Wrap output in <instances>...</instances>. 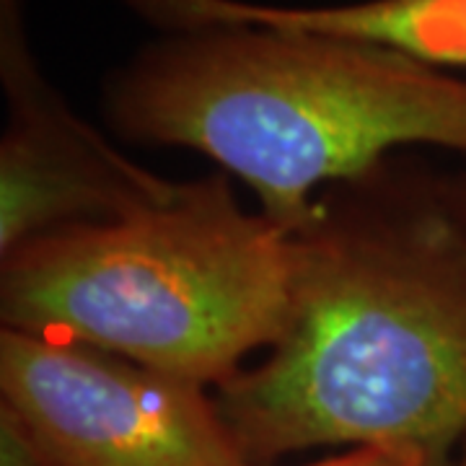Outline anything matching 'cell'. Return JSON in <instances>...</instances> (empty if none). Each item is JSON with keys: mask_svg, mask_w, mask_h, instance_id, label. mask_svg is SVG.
<instances>
[{"mask_svg": "<svg viewBox=\"0 0 466 466\" xmlns=\"http://www.w3.org/2000/svg\"><path fill=\"white\" fill-rule=\"evenodd\" d=\"M290 319L216 401L254 466L321 446L449 461L466 441V228L438 177L383 161L293 233Z\"/></svg>", "mask_w": 466, "mask_h": 466, "instance_id": "obj_1", "label": "cell"}, {"mask_svg": "<svg viewBox=\"0 0 466 466\" xmlns=\"http://www.w3.org/2000/svg\"><path fill=\"white\" fill-rule=\"evenodd\" d=\"M0 466H57L21 417L0 401Z\"/></svg>", "mask_w": 466, "mask_h": 466, "instance_id": "obj_7", "label": "cell"}, {"mask_svg": "<svg viewBox=\"0 0 466 466\" xmlns=\"http://www.w3.org/2000/svg\"><path fill=\"white\" fill-rule=\"evenodd\" d=\"M0 401L57 466H254L213 389L81 342L3 327Z\"/></svg>", "mask_w": 466, "mask_h": 466, "instance_id": "obj_4", "label": "cell"}, {"mask_svg": "<svg viewBox=\"0 0 466 466\" xmlns=\"http://www.w3.org/2000/svg\"><path fill=\"white\" fill-rule=\"evenodd\" d=\"M104 115L130 143L208 156L288 233L309 223L317 189L394 150L466 156V78L376 42L269 26L167 32L116 67Z\"/></svg>", "mask_w": 466, "mask_h": 466, "instance_id": "obj_2", "label": "cell"}, {"mask_svg": "<svg viewBox=\"0 0 466 466\" xmlns=\"http://www.w3.org/2000/svg\"><path fill=\"white\" fill-rule=\"evenodd\" d=\"M293 265V233L244 210L218 171L130 216L3 254L0 319L216 391L283 337Z\"/></svg>", "mask_w": 466, "mask_h": 466, "instance_id": "obj_3", "label": "cell"}, {"mask_svg": "<svg viewBox=\"0 0 466 466\" xmlns=\"http://www.w3.org/2000/svg\"><path fill=\"white\" fill-rule=\"evenodd\" d=\"M438 192L453 218L466 228V168L456 171V174L438 177Z\"/></svg>", "mask_w": 466, "mask_h": 466, "instance_id": "obj_9", "label": "cell"}, {"mask_svg": "<svg viewBox=\"0 0 466 466\" xmlns=\"http://www.w3.org/2000/svg\"><path fill=\"white\" fill-rule=\"evenodd\" d=\"M435 461H428L422 453L410 449H381V446H368V449H348L339 456L321 459L306 466H428Z\"/></svg>", "mask_w": 466, "mask_h": 466, "instance_id": "obj_8", "label": "cell"}, {"mask_svg": "<svg viewBox=\"0 0 466 466\" xmlns=\"http://www.w3.org/2000/svg\"><path fill=\"white\" fill-rule=\"evenodd\" d=\"M428 466H466V441L459 446V451L451 456L449 461H435V464H428Z\"/></svg>", "mask_w": 466, "mask_h": 466, "instance_id": "obj_10", "label": "cell"}, {"mask_svg": "<svg viewBox=\"0 0 466 466\" xmlns=\"http://www.w3.org/2000/svg\"><path fill=\"white\" fill-rule=\"evenodd\" d=\"M24 0H0V257L34 236L130 216L168 200L179 182L137 167L47 84L36 67Z\"/></svg>", "mask_w": 466, "mask_h": 466, "instance_id": "obj_5", "label": "cell"}, {"mask_svg": "<svg viewBox=\"0 0 466 466\" xmlns=\"http://www.w3.org/2000/svg\"><path fill=\"white\" fill-rule=\"evenodd\" d=\"M133 14L184 32L269 26L386 45L433 67H466V0H358L342 5H265L249 0H116Z\"/></svg>", "mask_w": 466, "mask_h": 466, "instance_id": "obj_6", "label": "cell"}]
</instances>
